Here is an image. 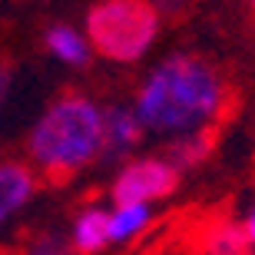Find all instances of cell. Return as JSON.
<instances>
[{
	"instance_id": "1",
	"label": "cell",
	"mask_w": 255,
	"mask_h": 255,
	"mask_svg": "<svg viewBox=\"0 0 255 255\" xmlns=\"http://www.w3.org/2000/svg\"><path fill=\"white\" fill-rule=\"evenodd\" d=\"M229 100L226 76L212 60L196 53H169L142 76L132 113L146 132L156 136H189L209 132Z\"/></svg>"
},
{
	"instance_id": "2",
	"label": "cell",
	"mask_w": 255,
	"mask_h": 255,
	"mask_svg": "<svg viewBox=\"0 0 255 255\" xmlns=\"http://www.w3.org/2000/svg\"><path fill=\"white\" fill-rule=\"evenodd\" d=\"M103 106L83 93H63L40 113L27 132L30 162L53 179H66L100 159Z\"/></svg>"
},
{
	"instance_id": "3",
	"label": "cell",
	"mask_w": 255,
	"mask_h": 255,
	"mask_svg": "<svg viewBox=\"0 0 255 255\" xmlns=\"http://www.w3.org/2000/svg\"><path fill=\"white\" fill-rule=\"evenodd\" d=\"M159 10L149 0H100L86 13V40L110 63H139L159 37Z\"/></svg>"
},
{
	"instance_id": "4",
	"label": "cell",
	"mask_w": 255,
	"mask_h": 255,
	"mask_svg": "<svg viewBox=\"0 0 255 255\" xmlns=\"http://www.w3.org/2000/svg\"><path fill=\"white\" fill-rule=\"evenodd\" d=\"M179 179L182 176L162 156H136V159H126L120 166V172L113 176L110 199H113V206H123V202H146V206H152V202L172 196Z\"/></svg>"
},
{
	"instance_id": "5",
	"label": "cell",
	"mask_w": 255,
	"mask_h": 255,
	"mask_svg": "<svg viewBox=\"0 0 255 255\" xmlns=\"http://www.w3.org/2000/svg\"><path fill=\"white\" fill-rule=\"evenodd\" d=\"M142 136H146V129H142L139 116L132 113V106H123V103L103 106V149H100L103 162L126 159L142 142Z\"/></svg>"
},
{
	"instance_id": "6",
	"label": "cell",
	"mask_w": 255,
	"mask_h": 255,
	"mask_svg": "<svg viewBox=\"0 0 255 255\" xmlns=\"http://www.w3.org/2000/svg\"><path fill=\"white\" fill-rule=\"evenodd\" d=\"M37 196V172L27 162L3 159L0 162V229L7 226L13 216H20L23 209Z\"/></svg>"
},
{
	"instance_id": "7",
	"label": "cell",
	"mask_w": 255,
	"mask_h": 255,
	"mask_svg": "<svg viewBox=\"0 0 255 255\" xmlns=\"http://www.w3.org/2000/svg\"><path fill=\"white\" fill-rule=\"evenodd\" d=\"M70 246L76 255H100L110 246V209L106 206H83L73 216V226H70Z\"/></svg>"
},
{
	"instance_id": "8",
	"label": "cell",
	"mask_w": 255,
	"mask_h": 255,
	"mask_svg": "<svg viewBox=\"0 0 255 255\" xmlns=\"http://www.w3.org/2000/svg\"><path fill=\"white\" fill-rule=\"evenodd\" d=\"M43 43H47L50 57L63 66H86L93 60V47H90L86 33L73 23H53L43 33Z\"/></svg>"
},
{
	"instance_id": "9",
	"label": "cell",
	"mask_w": 255,
	"mask_h": 255,
	"mask_svg": "<svg viewBox=\"0 0 255 255\" xmlns=\"http://www.w3.org/2000/svg\"><path fill=\"white\" fill-rule=\"evenodd\" d=\"M152 226V206L146 202H123L110 209V246H126L139 239Z\"/></svg>"
},
{
	"instance_id": "10",
	"label": "cell",
	"mask_w": 255,
	"mask_h": 255,
	"mask_svg": "<svg viewBox=\"0 0 255 255\" xmlns=\"http://www.w3.org/2000/svg\"><path fill=\"white\" fill-rule=\"evenodd\" d=\"M209 152H212V136H209V132H189V136H176V139L166 142L162 159L182 176V172L202 166Z\"/></svg>"
},
{
	"instance_id": "11",
	"label": "cell",
	"mask_w": 255,
	"mask_h": 255,
	"mask_svg": "<svg viewBox=\"0 0 255 255\" xmlns=\"http://www.w3.org/2000/svg\"><path fill=\"white\" fill-rule=\"evenodd\" d=\"M249 252H252L249 239L242 226H236V222H219L202 239V255H249Z\"/></svg>"
},
{
	"instance_id": "12",
	"label": "cell",
	"mask_w": 255,
	"mask_h": 255,
	"mask_svg": "<svg viewBox=\"0 0 255 255\" xmlns=\"http://www.w3.org/2000/svg\"><path fill=\"white\" fill-rule=\"evenodd\" d=\"M20 255H76L70 239L63 232H40L37 239H30Z\"/></svg>"
},
{
	"instance_id": "13",
	"label": "cell",
	"mask_w": 255,
	"mask_h": 255,
	"mask_svg": "<svg viewBox=\"0 0 255 255\" xmlns=\"http://www.w3.org/2000/svg\"><path fill=\"white\" fill-rule=\"evenodd\" d=\"M149 3H152L156 10H159V17H162V13H169V17H176V13H182V10L189 7L192 0H149Z\"/></svg>"
},
{
	"instance_id": "14",
	"label": "cell",
	"mask_w": 255,
	"mask_h": 255,
	"mask_svg": "<svg viewBox=\"0 0 255 255\" xmlns=\"http://www.w3.org/2000/svg\"><path fill=\"white\" fill-rule=\"evenodd\" d=\"M10 86H13V73H10L7 63H0V113H3V106L10 100Z\"/></svg>"
},
{
	"instance_id": "15",
	"label": "cell",
	"mask_w": 255,
	"mask_h": 255,
	"mask_svg": "<svg viewBox=\"0 0 255 255\" xmlns=\"http://www.w3.org/2000/svg\"><path fill=\"white\" fill-rule=\"evenodd\" d=\"M242 232H246V239H249V249H252V252H255V206L249 209L246 222H242Z\"/></svg>"
},
{
	"instance_id": "16",
	"label": "cell",
	"mask_w": 255,
	"mask_h": 255,
	"mask_svg": "<svg viewBox=\"0 0 255 255\" xmlns=\"http://www.w3.org/2000/svg\"><path fill=\"white\" fill-rule=\"evenodd\" d=\"M252 7H255V0H252Z\"/></svg>"
}]
</instances>
